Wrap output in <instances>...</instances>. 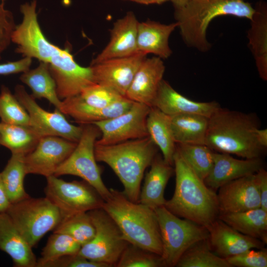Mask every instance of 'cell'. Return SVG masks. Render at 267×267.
<instances>
[{"label":"cell","instance_id":"cell-3","mask_svg":"<svg viewBox=\"0 0 267 267\" xmlns=\"http://www.w3.org/2000/svg\"><path fill=\"white\" fill-rule=\"evenodd\" d=\"M258 123L253 115L220 107L209 117L205 145L245 159L261 158L265 149L256 139Z\"/></svg>","mask_w":267,"mask_h":267},{"label":"cell","instance_id":"cell-20","mask_svg":"<svg viewBox=\"0 0 267 267\" xmlns=\"http://www.w3.org/2000/svg\"><path fill=\"white\" fill-rule=\"evenodd\" d=\"M165 66L157 56L146 57L136 72L125 97L152 107L159 85L163 80Z\"/></svg>","mask_w":267,"mask_h":267},{"label":"cell","instance_id":"cell-36","mask_svg":"<svg viewBox=\"0 0 267 267\" xmlns=\"http://www.w3.org/2000/svg\"><path fill=\"white\" fill-rule=\"evenodd\" d=\"M81 247V245L70 235L53 232L42 249L36 267H43L46 263L65 255L77 254Z\"/></svg>","mask_w":267,"mask_h":267},{"label":"cell","instance_id":"cell-19","mask_svg":"<svg viewBox=\"0 0 267 267\" xmlns=\"http://www.w3.org/2000/svg\"><path fill=\"white\" fill-rule=\"evenodd\" d=\"M213 165L204 182L215 190L236 179L256 173L263 168L261 158L239 159L230 154L213 153Z\"/></svg>","mask_w":267,"mask_h":267},{"label":"cell","instance_id":"cell-13","mask_svg":"<svg viewBox=\"0 0 267 267\" xmlns=\"http://www.w3.org/2000/svg\"><path fill=\"white\" fill-rule=\"evenodd\" d=\"M150 107L134 102L131 107L123 113L92 123L99 129L101 134L95 144L111 145L148 136L146 119Z\"/></svg>","mask_w":267,"mask_h":267},{"label":"cell","instance_id":"cell-38","mask_svg":"<svg viewBox=\"0 0 267 267\" xmlns=\"http://www.w3.org/2000/svg\"><path fill=\"white\" fill-rule=\"evenodd\" d=\"M115 267H160L165 266L160 256L129 243Z\"/></svg>","mask_w":267,"mask_h":267},{"label":"cell","instance_id":"cell-6","mask_svg":"<svg viewBox=\"0 0 267 267\" xmlns=\"http://www.w3.org/2000/svg\"><path fill=\"white\" fill-rule=\"evenodd\" d=\"M254 12L255 8L244 0H188L175 8L174 16L186 45L206 52L211 46L207 30L214 18L231 15L250 20Z\"/></svg>","mask_w":267,"mask_h":267},{"label":"cell","instance_id":"cell-12","mask_svg":"<svg viewBox=\"0 0 267 267\" xmlns=\"http://www.w3.org/2000/svg\"><path fill=\"white\" fill-rule=\"evenodd\" d=\"M14 94L28 113L30 126L40 138L56 136L76 143L79 141L83 132L82 125L71 124L57 108L52 112L44 109L22 85L16 86Z\"/></svg>","mask_w":267,"mask_h":267},{"label":"cell","instance_id":"cell-43","mask_svg":"<svg viewBox=\"0 0 267 267\" xmlns=\"http://www.w3.org/2000/svg\"><path fill=\"white\" fill-rule=\"evenodd\" d=\"M32 58L24 57L14 61H9L0 64V75H9L23 73L29 69L31 65Z\"/></svg>","mask_w":267,"mask_h":267},{"label":"cell","instance_id":"cell-46","mask_svg":"<svg viewBox=\"0 0 267 267\" xmlns=\"http://www.w3.org/2000/svg\"><path fill=\"white\" fill-rule=\"evenodd\" d=\"M256 137L259 145L263 148L267 147V129H257L256 131Z\"/></svg>","mask_w":267,"mask_h":267},{"label":"cell","instance_id":"cell-29","mask_svg":"<svg viewBox=\"0 0 267 267\" xmlns=\"http://www.w3.org/2000/svg\"><path fill=\"white\" fill-rule=\"evenodd\" d=\"M170 117L176 144H205L208 117L196 114H182Z\"/></svg>","mask_w":267,"mask_h":267},{"label":"cell","instance_id":"cell-47","mask_svg":"<svg viewBox=\"0 0 267 267\" xmlns=\"http://www.w3.org/2000/svg\"><path fill=\"white\" fill-rule=\"evenodd\" d=\"M143 4H162L171 0H127Z\"/></svg>","mask_w":267,"mask_h":267},{"label":"cell","instance_id":"cell-21","mask_svg":"<svg viewBox=\"0 0 267 267\" xmlns=\"http://www.w3.org/2000/svg\"><path fill=\"white\" fill-rule=\"evenodd\" d=\"M152 107L158 108L170 116L182 114H196L209 118L220 106L216 101L192 100L177 91L167 81L163 80Z\"/></svg>","mask_w":267,"mask_h":267},{"label":"cell","instance_id":"cell-24","mask_svg":"<svg viewBox=\"0 0 267 267\" xmlns=\"http://www.w3.org/2000/svg\"><path fill=\"white\" fill-rule=\"evenodd\" d=\"M177 27V22L170 24L150 20L139 22L137 35L138 53L153 54L161 59L169 58L172 53L169 44V37Z\"/></svg>","mask_w":267,"mask_h":267},{"label":"cell","instance_id":"cell-32","mask_svg":"<svg viewBox=\"0 0 267 267\" xmlns=\"http://www.w3.org/2000/svg\"><path fill=\"white\" fill-rule=\"evenodd\" d=\"M25 156L12 154L3 171L0 173L5 191L11 203H14L30 196L24 187L26 175L24 163Z\"/></svg>","mask_w":267,"mask_h":267},{"label":"cell","instance_id":"cell-7","mask_svg":"<svg viewBox=\"0 0 267 267\" xmlns=\"http://www.w3.org/2000/svg\"><path fill=\"white\" fill-rule=\"evenodd\" d=\"M160 229L165 267H176L184 253L195 244L209 238L205 226L181 219L164 206L154 209Z\"/></svg>","mask_w":267,"mask_h":267},{"label":"cell","instance_id":"cell-22","mask_svg":"<svg viewBox=\"0 0 267 267\" xmlns=\"http://www.w3.org/2000/svg\"><path fill=\"white\" fill-rule=\"evenodd\" d=\"M134 101L125 97L121 100L105 107H96L84 102L76 95L62 100L59 110L73 118L81 125L92 124L114 118L128 111Z\"/></svg>","mask_w":267,"mask_h":267},{"label":"cell","instance_id":"cell-14","mask_svg":"<svg viewBox=\"0 0 267 267\" xmlns=\"http://www.w3.org/2000/svg\"><path fill=\"white\" fill-rule=\"evenodd\" d=\"M77 143L56 136L41 138L35 148L24 157L26 175H39L45 178L54 175Z\"/></svg>","mask_w":267,"mask_h":267},{"label":"cell","instance_id":"cell-33","mask_svg":"<svg viewBox=\"0 0 267 267\" xmlns=\"http://www.w3.org/2000/svg\"><path fill=\"white\" fill-rule=\"evenodd\" d=\"M176 150L184 161L204 181L213 165L214 151L205 144H176Z\"/></svg>","mask_w":267,"mask_h":267},{"label":"cell","instance_id":"cell-17","mask_svg":"<svg viewBox=\"0 0 267 267\" xmlns=\"http://www.w3.org/2000/svg\"><path fill=\"white\" fill-rule=\"evenodd\" d=\"M139 22L129 11L114 23L110 30V39L105 48L94 58L90 64L108 59L128 57L139 53L137 50V35Z\"/></svg>","mask_w":267,"mask_h":267},{"label":"cell","instance_id":"cell-49","mask_svg":"<svg viewBox=\"0 0 267 267\" xmlns=\"http://www.w3.org/2000/svg\"><path fill=\"white\" fill-rule=\"evenodd\" d=\"M5 0H0L1 1H4Z\"/></svg>","mask_w":267,"mask_h":267},{"label":"cell","instance_id":"cell-23","mask_svg":"<svg viewBox=\"0 0 267 267\" xmlns=\"http://www.w3.org/2000/svg\"><path fill=\"white\" fill-rule=\"evenodd\" d=\"M0 250L11 257L15 267H36L37 259L32 248L6 212L0 213Z\"/></svg>","mask_w":267,"mask_h":267},{"label":"cell","instance_id":"cell-1","mask_svg":"<svg viewBox=\"0 0 267 267\" xmlns=\"http://www.w3.org/2000/svg\"><path fill=\"white\" fill-rule=\"evenodd\" d=\"M36 7L35 0L20 6L23 19L12 36V42L17 45L15 52L49 65L60 99L78 95L96 84L91 69L78 64L69 47L61 48L46 38L38 22Z\"/></svg>","mask_w":267,"mask_h":267},{"label":"cell","instance_id":"cell-30","mask_svg":"<svg viewBox=\"0 0 267 267\" xmlns=\"http://www.w3.org/2000/svg\"><path fill=\"white\" fill-rule=\"evenodd\" d=\"M20 80L31 89L35 99H46L55 108L60 109L62 100L58 96L56 83L47 63L40 61L36 68L22 73Z\"/></svg>","mask_w":267,"mask_h":267},{"label":"cell","instance_id":"cell-18","mask_svg":"<svg viewBox=\"0 0 267 267\" xmlns=\"http://www.w3.org/2000/svg\"><path fill=\"white\" fill-rule=\"evenodd\" d=\"M206 228L212 250L225 259L249 249L263 248L265 245L258 239L238 232L218 218Z\"/></svg>","mask_w":267,"mask_h":267},{"label":"cell","instance_id":"cell-45","mask_svg":"<svg viewBox=\"0 0 267 267\" xmlns=\"http://www.w3.org/2000/svg\"><path fill=\"white\" fill-rule=\"evenodd\" d=\"M11 204L4 187L0 173V213H5Z\"/></svg>","mask_w":267,"mask_h":267},{"label":"cell","instance_id":"cell-26","mask_svg":"<svg viewBox=\"0 0 267 267\" xmlns=\"http://www.w3.org/2000/svg\"><path fill=\"white\" fill-rule=\"evenodd\" d=\"M248 32L249 46L260 78L267 80V9L264 2L256 6Z\"/></svg>","mask_w":267,"mask_h":267},{"label":"cell","instance_id":"cell-27","mask_svg":"<svg viewBox=\"0 0 267 267\" xmlns=\"http://www.w3.org/2000/svg\"><path fill=\"white\" fill-rule=\"evenodd\" d=\"M148 136L162 153L164 161L173 165L176 150L171 127V117L154 107H151L146 119Z\"/></svg>","mask_w":267,"mask_h":267},{"label":"cell","instance_id":"cell-34","mask_svg":"<svg viewBox=\"0 0 267 267\" xmlns=\"http://www.w3.org/2000/svg\"><path fill=\"white\" fill-rule=\"evenodd\" d=\"M178 267H231L226 259L213 252L208 239L187 250L177 263Z\"/></svg>","mask_w":267,"mask_h":267},{"label":"cell","instance_id":"cell-11","mask_svg":"<svg viewBox=\"0 0 267 267\" xmlns=\"http://www.w3.org/2000/svg\"><path fill=\"white\" fill-rule=\"evenodd\" d=\"M46 178L45 197L58 209L62 219L102 208L104 200L85 180L66 181L54 175Z\"/></svg>","mask_w":267,"mask_h":267},{"label":"cell","instance_id":"cell-39","mask_svg":"<svg viewBox=\"0 0 267 267\" xmlns=\"http://www.w3.org/2000/svg\"><path fill=\"white\" fill-rule=\"evenodd\" d=\"M78 95L87 104L100 108L111 105L125 97L110 88L97 84L86 88Z\"/></svg>","mask_w":267,"mask_h":267},{"label":"cell","instance_id":"cell-9","mask_svg":"<svg viewBox=\"0 0 267 267\" xmlns=\"http://www.w3.org/2000/svg\"><path fill=\"white\" fill-rule=\"evenodd\" d=\"M83 132L77 145L67 159L57 169L54 176L73 175L82 178L92 186L105 201L110 189L103 182L101 169L96 163L94 146L101 133L93 124H83Z\"/></svg>","mask_w":267,"mask_h":267},{"label":"cell","instance_id":"cell-41","mask_svg":"<svg viewBox=\"0 0 267 267\" xmlns=\"http://www.w3.org/2000/svg\"><path fill=\"white\" fill-rule=\"evenodd\" d=\"M16 26L12 13L5 8L3 1H0V60L3 52L12 42Z\"/></svg>","mask_w":267,"mask_h":267},{"label":"cell","instance_id":"cell-5","mask_svg":"<svg viewBox=\"0 0 267 267\" xmlns=\"http://www.w3.org/2000/svg\"><path fill=\"white\" fill-rule=\"evenodd\" d=\"M102 208L116 223L130 244L161 256L162 242L154 210L130 200L121 191L110 188Z\"/></svg>","mask_w":267,"mask_h":267},{"label":"cell","instance_id":"cell-4","mask_svg":"<svg viewBox=\"0 0 267 267\" xmlns=\"http://www.w3.org/2000/svg\"><path fill=\"white\" fill-rule=\"evenodd\" d=\"M157 151V146L149 136L94 146L96 161L104 162L112 169L124 186L123 192L134 202H138L144 171L150 166Z\"/></svg>","mask_w":267,"mask_h":267},{"label":"cell","instance_id":"cell-10","mask_svg":"<svg viewBox=\"0 0 267 267\" xmlns=\"http://www.w3.org/2000/svg\"><path fill=\"white\" fill-rule=\"evenodd\" d=\"M88 212L95 227V234L90 241L81 247L78 254L88 260L115 267L129 243L102 208Z\"/></svg>","mask_w":267,"mask_h":267},{"label":"cell","instance_id":"cell-35","mask_svg":"<svg viewBox=\"0 0 267 267\" xmlns=\"http://www.w3.org/2000/svg\"><path fill=\"white\" fill-rule=\"evenodd\" d=\"M52 231L70 235L81 247L92 240L95 231L88 212L77 213L62 218Z\"/></svg>","mask_w":267,"mask_h":267},{"label":"cell","instance_id":"cell-16","mask_svg":"<svg viewBox=\"0 0 267 267\" xmlns=\"http://www.w3.org/2000/svg\"><path fill=\"white\" fill-rule=\"evenodd\" d=\"M219 189L217 197L219 214L261 208L256 173L229 181Z\"/></svg>","mask_w":267,"mask_h":267},{"label":"cell","instance_id":"cell-31","mask_svg":"<svg viewBox=\"0 0 267 267\" xmlns=\"http://www.w3.org/2000/svg\"><path fill=\"white\" fill-rule=\"evenodd\" d=\"M40 138L30 126L0 122V145L12 154L26 155L35 148Z\"/></svg>","mask_w":267,"mask_h":267},{"label":"cell","instance_id":"cell-44","mask_svg":"<svg viewBox=\"0 0 267 267\" xmlns=\"http://www.w3.org/2000/svg\"><path fill=\"white\" fill-rule=\"evenodd\" d=\"M256 174L260 197L261 208L267 212V172L263 168Z\"/></svg>","mask_w":267,"mask_h":267},{"label":"cell","instance_id":"cell-28","mask_svg":"<svg viewBox=\"0 0 267 267\" xmlns=\"http://www.w3.org/2000/svg\"><path fill=\"white\" fill-rule=\"evenodd\" d=\"M218 219L238 232L267 242V212L261 208L247 211L220 213Z\"/></svg>","mask_w":267,"mask_h":267},{"label":"cell","instance_id":"cell-37","mask_svg":"<svg viewBox=\"0 0 267 267\" xmlns=\"http://www.w3.org/2000/svg\"><path fill=\"white\" fill-rule=\"evenodd\" d=\"M0 118L1 122L4 123L30 126V118L27 111L4 85H2L0 88Z\"/></svg>","mask_w":267,"mask_h":267},{"label":"cell","instance_id":"cell-42","mask_svg":"<svg viewBox=\"0 0 267 267\" xmlns=\"http://www.w3.org/2000/svg\"><path fill=\"white\" fill-rule=\"evenodd\" d=\"M43 267H110L109 265L88 260L78 254L61 257L44 264Z\"/></svg>","mask_w":267,"mask_h":267},{"label":"cell","instance_id":"cell-2","mask_svg":"<svg viewBox=\"0 0 267 267\" xmlns=\"http://www.w3.org/2000/svg\"><path fill=\"white\" fill-rule=\"evenodd\" d=\"M173 165L175 191L164 206L177 216L207 227L220 213L217 194L196 175L177 150Z\"/></svg>","mask_w":267,"mask_h":267},{"label":"cell","instance_id":"cell-40","mask_svg":"<svg viewBox=\"0 0 267 267\" xmlns=\"http://www.w3.org/2000/svg\"><path fill=\"white\" fill-rule=\"evenodd\" d=\"M226 260L231 267H267V251L264 248L258 250L251 249Z\"/></svg>","mask_w":267,"mask_h":267},{"label":"cell","instance_id":"cell-48","mask_svg":"<svg viewBox=\"0 0 267 267\" xmlns=\"http://www.w3.org/2000/svg\"><path fill=\"white\" fill-rule=\"evenodd\" d=\"M188 0H171L173 4L174 8H178L183 6Z\"/></svg>","mask_w":267,"mask_h":267},{"label":"cell","instance_id":"cell-8","mask_svg":"<svg viewBox=\"0 0 267 267\" xmlns=\"http://www.w3.org/2000/svg\"><path fill=\"white\" fill-rule=\"evenodd\" d=\"M6 213L32 248L62 219L58 209L45 197L30 196L11 203Z\"/></svg>","mask_w":267,"mask_h":267},{"label":"cell","instance_id":"cell-15","mask_svg":"<svg viewBox=\"0 0 267 267\" xmlns=\"http://www.w3.org/2000/svg\"><path fill=\"white\" fill-rule=\"evenodd\" d=\"M146 55H135L108 59L90 64L96 84L110 88L123 96L130 87L134 75Z\"/></svg>","mask_w":267,"mask_h":267},{"label":"cell","instance_id":"cell-25","mask_svg":"<svg viewBox=\"0 0 267 267\" xmlns=\"http://www.w3.org/2000/svg\"><path fill=\"white\" fill-rule=\"evenodd\" d=\"M146 173L138 202L154 210L165 205L164 191L174 170L162 156L156 155Z\"/></svg>","mask_w":267,"mask_h":267}]
</instances>
